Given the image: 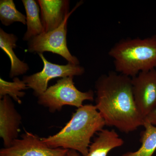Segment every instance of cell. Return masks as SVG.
I'll list each match as a JSON object with an SVG mask.
<instances>
[{
  "mask_svg": "<svg viewBox=\"0 0 156 156\" xmlns=\"http://www.w3.org/2000/svg\"><path fill=\"white\" fill-rule=\"evenodd\" d=\"M95 106L105 125L128 133L143 126L132 92L131 78L116 72L102 75L95 84Z\"/></svg>",
  "mask_w": 156,
  "mask_h": 156,
  "instance_id": "cell-1",
  "label": "cell"
},
{
  "mask_svg": "<svg viewBox=\"0 0 156 156\" xmlns=\"http://www.w3.org/2000/svg\"><path fill=\"white\" fill-rule=\"evenodd\" d=\"M105 126V122L95 105H86L78 108L59 132L41 139L50 148L72 150L86 156L91 138Z\"/></svg>",
  "mask_w": 156,
  "mask_h": 156,
  "instance_id": "cell-2",
  "label": "cell"
},
{
  "mask_svg": "<svg viewBox=\"0 0 156 156\" xmlns=\"http://www.w3.org/2000/svg\"><path fill=\"white\" fill-rule=\"evenodd\" d=\"M108 55L113 59L115 72L131 78L155 69L156 35L121 40L111 48Z\"/></svg>",
  "mask_w": 156,
  "mask_h": 156,
  "instance_id": "cell-3",
  "label": "cell"
},
{
  "mask_svg": "<svg viewBox=\"0 0 156 156\" xmlns=\"http://www.w3.org/2000/svg\"><path fill=\"white\" fill-rule=\"evenodd\" d=\"M73 77L62 78L47 89L38 97V103L48 108L49 111L54 113L60 111L64 105L83 106L85 101L94 100V93L90 90L86 92L78 90L74 85Z\"/></svg>",
  "mask_w": 156,
  "mask_h": 156,
  "instance_id": "cell-4",
  "label": "cell"
},
{
  "mask_svg": "<svg viewBox=\"0 0 156 156\" xmlns=\"http://www.w3.org/2000/svg\"><path fill=\"white\" fill-rule=\"evenodd\" d=\"M83 2H79L65 18L64 21L58 28L47 33H43L34 37L28 42V50L38 54L44 52H52L63 57L69 63L79 65L77 58L72 55L68 48L66 42L68 20Z\"/></svg>",
  "mask_w": 156,
  "mask_h": 156,
  "instance_id": "cell-5",
  "label": "cell"
},
{
  "mask_svg": "<svg viewBox=\"0 0 156 156\" xmlns=\"http://www.w3.org/2000/svg\"><path fill=\"white\" fill-rule=\"evenodd\" d=\"M39 55L44 63L43 69L31 75L25 76L23 80L29 88L33 90L34 95L37 97L47 90L48 83L52 79L81 76L85 73V69L80 65L69 62L66 65L55 64L48 61L42 53Z\"/></svg>",
  "mask_w": 156,
  "mask_h": 156,
  "instance_id": "cell-6",
  "label": "cell"
},
{
  "mask_svg": "<svg viewBox=\"0 0 156 156\" xmlns=\"http://www.w3.org/2000/svg\"><path fill=\"white\" fill-rule=\"evenodd\" d=\"M69 150L52 148L37 135L26 131L9 147L0 151V156H66Z\"/></svg>",
  "mask_w": 156,
  "mask_h": 156,
  "instance_id": "cell-7",
  "label": "cell"
},
{
  "mask_svg": "<svg viewBox=\"0 0 156 156\" xmlns=\"http://www.w3.org/2000/svg\"><path fill=\"white\" fill-rule=\"evenodd\" d=\"M131 78L135 104L144 119L156 108V69L142 72Z\"/></svg>",
  "mask_w": 156,
  "mask_h": 156,
  "instance_id": "cell-8",
  "label": "cell"
},
{
  "mask_svg": "<svg viewBox=\"0 0 156 156\" xmlns=\"http://www.w3.org/2000/svg\"><path fill=\"white\" fill-rule=\"evenodd\" d=\"M22 117L15 108L11 98L5 96L0 100V136L5 148L11 146L18 139Z\"/></svg>",
  "mask_w": 156,
  "mask_h": 156,
  "instance_id": "cell-9",
  "label": "cell"
},
{
  "mask_svg": "<svg viewBox=\"0 0 156 156\" xmlns=\"http://www.w3.org/2000/svg\"><path fill=\"white\" fill-rule=\"evenodd\" d=\"M37 2L41 8L43 33L58 28L69 12V1L38 0Z\"/></svg>",
  "mask_w": 156,
  "mask_h": 156,
  "instance_id": "cell-10",
  "label": "cell"
},
{
  "mask_svg": "<svg viewBox=\"0 0 156 156\" xmlns=\"http://www.w3.org/2000/svg\"><path fill=\"white\" fill-rule=\"evenodd\" d=\"M124 144V140L114 130L103 129L89 146L86 156H107L111 151L122 146Z\"/></svg>",
  "mask_w": 156,
  "mask_h": 156,
  "instance_id": "cell-11",
  "label": "cell"
},
{
  "mask_svg": "<svg viewBox=\"0 0 156 156\" xmlns=\"http://www.w3.org/2000/svg\"><path fill=\"white\" fill-rule=\"evenodd\" d=\"M17 38L0 29V48L9 56L11 62L10 77L13 78L25 73L29 69L28 65L17 58L13 49L16 48Z\"/></svg>",
  "mask_w": 156,
  "mask_h": 156,
  "instance_id": "cell-12",
  "label": "cell"
},
{
  "mask_svg": "<svg viewBox=\"0 0 156 156\" xmlns=\"http://www.w3.org/2000/svg\"><path fill=\"white\" fill-rule=\"evenodd\" d=\"M26 12L27 30L23 37V41H29L34 37L43 33L44 29L40 17L38 5L34 0H23Z\"/></svg>",
  "mask_w": 156,
  "mask_h": 156,
  "instance_id": "cell-13",
  "label": "cell"
},
{
  "mask_svg": "<svg viewBox=\"0 0 156 156\" xmlns=\"http://www.w3.org/2000/svg\"><path fill=\"white\" fill-rule=\"evenodd\" d=\"M144 131L141 134V146L135 151H128L121 156H153L156 151V127L144 123Z\"/></svg>",
  "mask_w": 156,
  "mask_h": 156,
  "instance_id": "cell-14",
  "label": "cell"
},
{
  "mask_svg": "<svg viewBox=\"0 0 156 156\" xmlns=\"http://www.w3.org/2000/svg\"><path fill=\"white\" fill-rule=\"evenodd\" d=\"M29 89L24 81L18 77H15L13 82H8L2 78L0 79V98L9 96L18 104H21V98L24 97L26 93L23 90Z\"/></svg>",
  "mask_w": 156,
  "mask_h": 156,
  "instance_id": "cell-15",
  "label": "cell"
},
{
  "mask_svg": "<svg viewBox=\"0 0 156 156\" xmlns=\"http://www.w3.org/2000/svg\"><path fill=\"white\" fill-rule=\"evenodd\" d=\"M0 20L6 26L14 22L26 24V17L17 10L13 0L0 1Z\"/></svg>",
  "mask_w": 156,
  "mask_h": 156,
  "instance_id": "cell-16",
  "label": "cell"
},
{
  "mask_svg": "<svg viewBox=\"0 0 156 156\" xmlns=\"http://www.w3.org/2000/svg\"><path fill=\"white\" fill-rule=\"evenodd\" d=\"M144 123H148L156 127V108L144 119Z\"/></svg>",
  "mask_w": 156,
  "mask_h": 156,
  "instance_id": "cell-17",
  "label": "cell"
},
{
  "mask_svg": "<svg viewBox=\"0 0 156 156\" xmlns=\"http://www.w3.org/2000/svg\"><path fill=\"white\" fill-rule=\"evenodd\" d=\"M66 156H81L78 152L72 150H69Z\"/></svg>",
  "mask_w": 156,
  "mask_h": 156,
  "instance_id": "cell-18",
  "label": "cell"
}]
</instances>
